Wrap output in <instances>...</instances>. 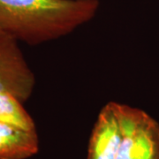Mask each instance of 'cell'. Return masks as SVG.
<instances>
[{"mask_svg": "<svg viewBox=\"0 0 159 159\" xmlns=\"http://www.w3.org/2000/svg\"><path fill=\"white\" fill-rule=\"evenodd\" d=\"M98 7V0H0V30L36 45L72 33Z\"/></svg>", "mask_w": 159, "mask_h": 159, "instance_id": "1", "label": "cell"}, {"mask_svg": "<svg viewBox=\"0 0 159 159\" xmlns=\"http://www.w3.org/2000/svg\"><path fill=\"white\" fill-rule=\"evenodd\" d=\"M121 130L117 159H159V125L145 111L116 102Z\"/></svg>", "mask_w": 159, "mask_h": 159, "instance_id": "2", "label": "cell"}, {"mask_svg": "<svg viewBox=\"0 0 159 159\" xmlns=\"http://www.w3.org/2000/svg\"><path fill=\"white\" fill-rule=\"evenodd\" d=\"M35 77L30 69L17 40L0 34V93H9L22 102L32 95Z\"/></svg>", "mask_w": 159, "mask_h": 159, "instance_id": "3", "label": "cell"}, {"mask_svg": "<svg viewBox=\"0 0 159 159\" xmlns=\"http://www.w3.org/2000/svg\"><path fill=\"white\" fill-rule=\"evenodd\" d=\"M121 143V130L116 102H109L101 110L92 130L88 159H117Z\"/></svg>", "mask_w": 159, "mask_h": 159, "instance_id": "4", "label": "cell"}, {"mask_svg": "<svg viewBox=\"0 0 159 159\" xmlns=\"http://www.w3.org/2000/svg\"><path fill=\"white\" fill-rule=\"evenodd\" d=\"M38 150L36 131L0 121V159H27Z\"/></svg>", "mask_w": 159, "mask_h": 159, "instance_id": "5", "label": "cell"}, {"mask_svg": "<svg viewBox=\"0 0 159 159\" xmlns=\"http://www.w3.org/2000/svg\"><path fill=\"white\" fill-rule=\"evenodd\" d=\"M23 102L9 93H0V121L9 123L30 131H36L35 124Z\"/></svg>", "mask_w": 159, "mask_h": 159, "instance_id": "6", "label": "cell"}, {"mask_svg": "<svg viewBox=\"0 0 159 159\" xmlns=\"http://www.w3.org/2000/svg\"><path fill=\"white\" fill-rule=\"evenodd\" d=\"M0 34H5V33H3V32H2V31L0 30Z\"/></svg>", "mask_w": 159, "mask_h": 159, "instance_id": "7", "label": "cell"}]
</instances>
